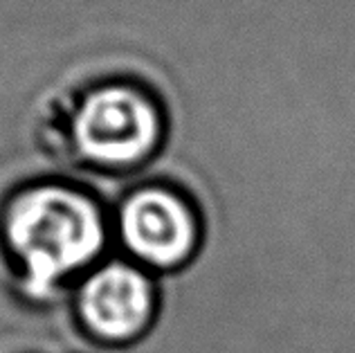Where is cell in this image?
<instances>
[{"label": "cell", "instance_id": "obj_1", "mask_svg": "<svg viewBox=\"0 0 355 353\" xmlns=\"http://www.w3.org/2000/svg\"><path fill=\"white\" fill-rule=\"evenodd\" d=\"M59 115L77 153L108 169L144 162L166 133L160 92L133 74H101L70 90Z\"/></svg>", "mask_w": 355, "mask_h": 353}, {"label": "cell", "instance_id": "obj_2", "mask_svg": "<svg viewBox=\"0 0 355 353\" xmlns=\"http://www.w3.org/2000/svg\"><path fill=\"white\" fill-rule=\"evenodd\" d=\"M9 243L25 261L34 291L88 264L104 246L97 209L81 193L43 184L21 193L7 221Z\"/></svg>", "mask_w": 355, "mask_h": 353}, {"label": "cell", "instance_id": "obj_3", "mask_svg": "<svg viewBox=\"0 0 355 353\" xmlns=\"http://www.w3.org/2000/svg\"><path fill=\"white\" fill-rule=\"evenodd\" d=\"M121 234L146 261L169 266L184 259L196 243L189 207L164 189H142L121 209Z\"/></svg>", "mask_w": 355, "mask_h": 353}, {"label": "cell", "instance_id": "obj_4", "mask_svg": "<svg viewBox=\"0 0 355 353\" xmlns=\"http://www.w3.org/2000/svg\"><path fill=\"white\" fill-rule=\"evenodd\" d=\"M151 286L133 268L113 264L90 277L81 291V315L106 338H128L151 315Z\"/></svg>", "mask_w": 355, "mask_h": 353}]
</instances>
